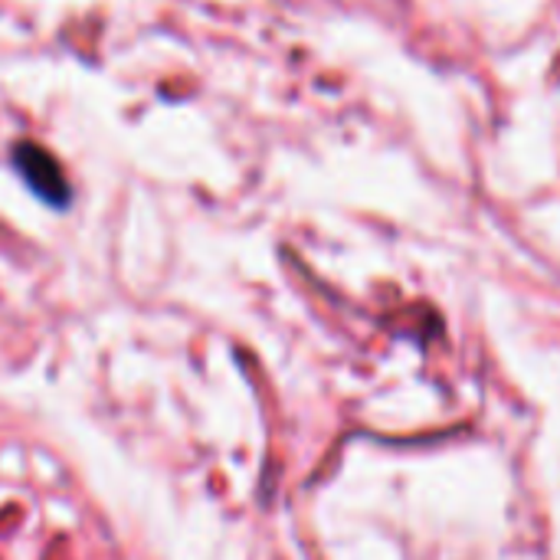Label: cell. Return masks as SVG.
Wrapping results in <instances>:
<instances>
[{"label":"cell","instance_id":"obj_1","mask_svg":"<svg viewBox=\"0 0 560 560\" xmlns=\"http://www.w3.org/2000/svg\"><path fill=\"white\" fill-rule=\"evenodd\" d=\"M13 171L23 177V184L49 207H69L72 200V187H69V177L62 171V164L36 141H20L13 144Z\"/></svg>","mask_w":560,"mask_h":560}]
</instances>
